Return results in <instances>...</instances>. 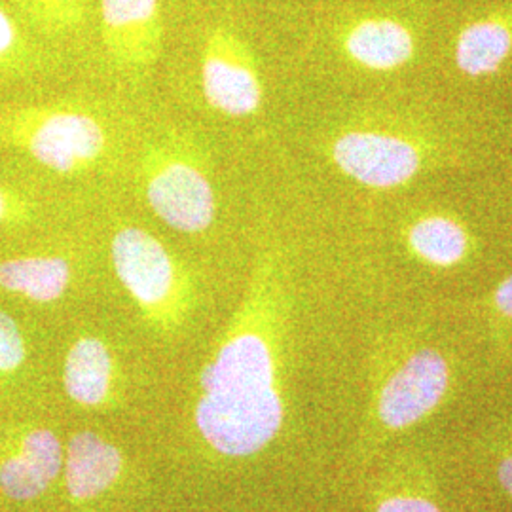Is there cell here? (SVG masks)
<instances>
[{"mask_svg":"<svg viewBox=\"0 0 512 512\" xmlns=\"http://www.w3.org/2000/svg\"><path fill=\"white\" fill-rule=\"evenodd\" d=\"M497 395L475 389L456 357L439 346L403 344L385 353L366 385L359 465L403 440L454 431Z\"/></svg>","mask_w":512,"mask_h":512,"instance_id":"7a4b0ae2","label":"cell"},{"mask_svg":"<svg viewBox=\"0 0 512 512\" xmlns=\"http://www.w3.org/2000/svg\"><path fill=\"white\" fill-rule=\"evenodd\" d=\"M490 306L495 317L512 323V274L507 275L492 291Z\"/></svg>","mask_w":512,"mask_h":512,"instance_id":"ffe728a7","label":"cell"},{"mask_svg":"<svg viewBox=\"0 0 512 512\" xmlns=\"http://www.w3.org/2000/svg\"><path fill=\"white\" fill-rule=\"evenodd\" d=\"M18 42V31L14 21L0 8V59L14 50Z\"/></svg>","mask_w":512,"mask_h":512,"instance_id":"44dd1931","label":"cell"},{"mask_svg":"<svg viewBox=\"0 0 512 512\" xmlns=\"http://www.w3.org/2000/svg\"><path fill=\"white\" fill-rule=\"evenodd\" d=\"M448 439L469 494L495 512H512V395L499 393Z\"/></svg>","mask_w":512,"mask_h":512,"instance_id":"8992f818","label":"cell"},{"mask_svg":"<svg viewBox=\"0 0 512 512\" xmlns=\"http://www.w3.org/2000/svg\"><path fill=\"white\" fill-rule=\"evenodd\" d=\"M332 162L349 179L370 188H393L420 169V152L408 141L380 131H349L330 150Z\"/></svg>","mask_w":512,"mask_h":512,"instance_id":"30bf717a","label":"cell"},{"mask_svg":"<svg viewBox=\"0 0 512 512\" xmlns=\"http://www.w3.org/2000/svg\"><path fill=\"white\" fill-rule=\"evenodd\" d=\"M408 245L423 262L435 268H452L467 255L469 239L456 220L427 217L410 228Z\"/></svg>","mask_w":512,"mask_h":512,"instance_id":"e0dca14e","label":"cell"},{"mask_svg":"<svg viewBox=\"0 0 512 512\" xmlns=\"http://www.w3.org/2000/svg\"><path fill=\"white\" fill-rule=\"evenodd\" d=\"M61 442L48 429L27 433L18 454L0 463V490L14 501H31L44 494L63 471Z\"/></svg>","mask_w":512,"mask_h":512,"instance_id":"8fae6325","label":"cell"},{"mask_svg":"<svg viewBox=\"0 0 512 512\" xmlns=\"http://www.w3.org/2000/svg\"><path fill=\"white\" fill-rule=\"evenodd\" d=\"M101 38L114 69L145 73L164 50L160 0H101Z\"/></svg>","mask_w":512,"mask_h":512,"instance_id":"9c48e42d","label":"cell"},{"mask_svg":"<svg viewBox=\"0 0 512 512\" xmlns=\"http://www.w3.org/2000/svg\"><path fill=\"white\" fill-rule=\"evenodd\" d=\"M139 186L150 211L175 232L196 236L217 219V192L202 145L183 131H167L143 147Z\"/></svg>","mask_w":512,"mask_h":512,"instance_id":"277c9868","label":"cell"},{"mask_svg":"<svg viewBox=\"0 0 512 512\" xmlns=\"http://www.w3.org/2000/svg\"><path fill=\"white\" fill-rule=\"evenodd\" d=\"M73 266L61 256H19L0 262V287L38 304H50L69 291Z\"/></svg>","mask_w":512,"mask_h":512,"instance_id":"9a60e30c","label":"cell"},{"mask_svg":"<svg viewBox=\"0 0 512 512\" xmlns=\"http://www.w3.org/2000/svg\"><path fill=\"white\" fill-rule=\"evenodd\" d=\"M463 486H465V484H463ZM465 492H467V512H495L494 509L486 507L484 503H480L478 499H475L473 495L469 494L467 488H465Z\"/></svg>","mask_w":512,"mask_h":512,"instance_id":"7402d4cb","label":"cell"},{"mask_svg":"<svg viewBox=\"0 0 512 512\" xmlns=\"http://www.w3.org/2000/svg\"><path fill=\"white\" fill-rule=\"evenodd\" d=\"M114 274L148 325L175 330L194 306V279L164 241L137 226H122L110 238Z\"/></svg>","mask_w":512,"mask_h":512,"instance_id":"5b68a950","label":"cell"},{"mask_svg":"<svg viewBox=\"0 0 512 512\" xmlns=\"http://www.w3.org/2000/svg\"><path fill=\"white\" fill-rule=\"evenodd\" d=\"M48 19L59 27H74L86 18L84 0H37Z\"/></svg>","mask_w":512,"mask_h":512,"instance_id":"d6986e66","label":"cell"},{"mask_svg":"<svg viewBox=\"0 0 512 512\" xmlns=\"http://www.w3.org/2000/svg\"><path fill=\"white\" fill-rule=\"evenodd\" d=\"M281 266L270 251L258 256L247 293L200 376L196 427L209 448L226 458L268 450L291 421Z\"/></svg>","mask_w":512,"mask_h":512,"instance_id":"6da1fadb","label":"cell"},{"mask_svg":"<svg viewBox=\"0 0 512 512\" xmlns=\"http://www.w3.org/2000/svg\"><path fill=\"white\" fill-rule=\"evenodd\" d=\"M365 512H467L448 433L403 440L363 465Z\"/></svg>","mask_w":512,"mask_h":512,"instance_id":"3957f363","label":"cell"},{"mask_svg":"<svg viewBox=\"0 0 512 512\" xmlns=\"http://www.w3.org/2000/svg\"><path fill=\"white\" fill-rule=\"evenodd\" d=\"M346 54L370 71H391L410 61L414 37L403 23L389 18H365L351 23L342 35Z\"/></svg>","mask_w":512,"mask_h":512,"instance_id":"4fadbf2b","label":"cell"},{"mask_svg":"<svg viewBox=\"0 0 512 512\" xmlns=\"http://www.w3.org/2000/svg\"><path fill=\"white\" fill-rule=\"evenodd\" d=\"M200 84L207 105L228 118H249L262 107L264 86L249 42L230 25H215L203 38Z\"/></svg>","mask_w":512,"mask_h":512,"instance_id":"ba28073f","label":"cell"},{"mask_svg":"<svg viewBox=\"0 0 512 512\" xmlns=\"http://www.w3.org/2000/svg\"><path fill=\"white\" fill-rule=\"evenodd\" d=\"M511 52V19H478L461 31L456 44V61L463 73L484 76L495 73Z\"/></svg>","mask_w":512,"mask_h":512,"instance_id":"2e32d148","label":"cell"},{"mask_svg":"<svg viewBox=\"0 0 512 512\" xmlns=\"http://www.w3.org/2000/svg\"><path fill=\"white\" fill-rule=\"evenodd\" d=\"M116 361L107 342L95 334H82L67 351L63 384L67 395L82 406H99L109 399Z\"/></svg>","mask_w":512,"mask_h":512,"instance_id":"5bb4252c","label":"cell"},{"mask_svg":"<svg viewBox=\"0 0 512 512\" xmlns=\"http://www.w3.org/2000/svg\"><path fill=\"white\" fill-rule=\"evenodd\" d=\"M10 213H12V202H10L8 194L0 188V222L8 219Z\"/></svg>","mask_w":512,"mask_h":512,"instance_id":"603a6c76","label":"cell"},{"mask_svg":"<svg viewBox=\"0 0 512 512\" xmlns=\"http://www.w3.org/2000/svg\"><path fill=\"white\" fill-rule=\"evenodd\" d=\"M19 141L38 164L59 175L90 173L112 152L110 129L88 105H59L29 114Z\"/></svg>","mask_w":512,"mask_h":512,"instance_id":"52a82bcc","label":"cell"},{"mask_svg":"<svg viewBox=\"0 0 512 512\" xmlns=\"http://www.w3.org/2000/svg\"><path fill=\"white\" fill-rule=\"evenodd\" d=\"M27 348L18 323L0 310V372H14L23 365Z\"/></svg>","mask_w":512,"mask_h":512,"instance_id":"ac0fdd59","label":"cell"},{"mask_svg":"<svg viewBox=\"0 0 512 512\" xmlns=\"http://www.w3.org/2000/svg\"><path fill=\"white\" fill-rule=\"evenodd\" d=\"M122 471V452L93 431L76 433L63 456L65 488L76 501H93L109 492Z\"/></svg>","mask_w":512,"mask_h":512,"instance_id":"7c38bea8","label":"cell"}]
</instances>
